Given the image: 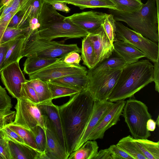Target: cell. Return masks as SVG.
<instances>
[{"label": "cell", "mask_w": 159, "mask_h": 159, "mask_svg": "<svg viewBox=\"0 0 159 159\" xmlns=\"http://www.w3.org/2000/svg\"><path fill=\"white\" fill-rule=\"evenodd\" d=\"M94 100L86 89L58 106L68 157L79 142L92 112Z\"/></svg>", "instance_id": "cell-1"}, {"label": "cell", "mask_w": 159, "mask_h": 159, "mask_svg": "<svg viewBox=\"0 0 159 159\" xmlns=\"http://www.w3.org/2000/svg\"><path fill=\"white\" fill-rule=\"evenodd\" d=\"M63 2L78 7L81 10L102 8L116 10L115 5L110 0H74Z\"/></svg>", "instance_id": "cell-25"}, {"label": "cell", "mask_w": 159, "mask_h": 159, "mask_svg": "<svg viewBox=\"0 0 159 159\" xmlns=\"http://www.w3.org/2000/svg\"><path fill=\"white\" fill-rule=\"evenodd\" d=\"M8 140L12 159H47L44 152L26 144Z\"/></svg>", "instance_id": "cell-18"}, {"label": "cell", "mask_w": 159, "mask_h": 159, "mask_svg": "<svg viewBox=\"0 0 159 159\" xmlns=\"http://www.w3.org/2000/svg\"><path fill=\"white\" fill-rule=\"evenodd\" d=\"M12 107L11 99L3 88L0 85V110Z\"/></svg>", "instance_id": "cell-41"}, {"label": "cell", "mask_w": 159, "mask_h": 159, "mask_svg": "<svg viewBox=\"0 0 159 159\" xmlns=\"http://www.w3.org/2000/svg\"><path fill=\"white\" fill-rule=\"evenodd\" d=\"M122 69H107L96 71L87 70L88 82L86 90L94 101L108 100Z\"/></svg>", "instance_id": "cell-7"}, {"label": "cell", "mask_w": 159, "mask_h": 159, "mask_svg": "<svg viewBox=\"0 0 159 159\" xmlns=\"http://www.w3.org/2000/svg\"><path fill=\"white\" fill-rule=\"evenodd\" d=\"M27 81L22 84L20 91V96H23L32 102L38 104L39 103L37 95L33 88Z\"/></svg>", "instance_id": "cell-37"}, {"label": "cell", "mask_w": 159, "mask_h": 159, "mask_svg": "<svg viewBox=\"0 0 159 159\" xmlns=\"http://www.w3.org/2000/svg\"><path fill=\"white\" fill-rule=\"evenodd\" d=\"M44 2L51 4L53 2H63L66 1H71L74 0H43Z\"/></svg>", "instance_id": "cell-50"}, {"label": "cell", "mask_w": 159, "mask_h": 159, "mask_svg": "<svg viewBox=\"0 0 159 159\" xmlns=\"http://www.w3.org/2000/svg\"><path fill=\"white\" fill-rule=\"evenodd\" d=\"M156 122L152 118L150 119L147 122V128L149 131H153L156 128Z\"/></svg>", "instance_id": "cell-49"}, {"label": "cell", "mask_w": 159, "mask_h": 159, "mask_svg": "<svg viewBox=\"0 0 159 159\" xmlns=\"http://www.w3.org/2000/svg\"><path fill=\"white\" fill-rule=\"evenodd\" d=\"M28 81L35 90L39 103L52 100V93L48 82L39 79L28 80Z\"/></svg>", "instance_id": "cell-29"}, {"label": "cell", "mask_w": 159, "mask_h": 159, "mask_svg": "<svg viewBox=\"0 0 159 159\" xmlns=\"http://www.w3.org/2000/svg\"><path fill=\"white\" fill-rule=\"evenodd\" d=\"M79 53L75 51L70 52L64 57L63 61L67 64L79 65L81 59Z\"/></svg>", "instance_id": "cell-43"}, {"label": "cell", "mask_w": 159, "mask_h": 159, "mask_svg": "<svg viewBox=\"0 0 159 159\" xmlns=\"http://www.w3.org/2000/svg\"><path fill=\"white\" fill-rule=\"evenodd\" d=\"M31 30L30 28L22 29L7 26L2 37L0 42L1 44L26 35Z\"/></svg>", "instance_id": "cell-35"}, {"label": "cell", "mask_w": 159, "mask_h": 159, "mask_svg": "<svg viewBox=\"0 0 159 159\" xmlns=\"http://www.w3.org/2000/svg\"><path fill=\"white\" fill-rule=\"evenodd\" d=\"M63 57L45 58L39 57L35 55L28 57L24 64L23 71L28 75L39 71L50 64L63 58Z\"/></svg>", "instance_id": "cell-21"}, {"label": "cell", "mask_w": 159, "mask_h": 159, "mask_svg": "<svg viewBox=\"0 0 159 159\" xmlns=\"http://www.w3.org/2000/svg\"><path fill=\"white\" fill-rule=\"evenodd\" d=\"M2 129L4 131L6 137L8 139L16 143L27 145L23 139L8 125H6L3 127L2 128Z\"/></svg>", "instance_id": "cell-40"}, {"label": "cell", "mask_w": 159, "mask_h": 159, "mask_svg": "<svg viewBox=\"0 0 159 159\" xmlns=\"http://www.w3.org/2000/svg\"><path fill=\"white\" fill-rule=\"evenodd\" d=\"M108 149L111 153L112 159H134L116 145H111Z\"/></svg>", "instance_id": "cell-39"}, {"label": "cell", "mask_w": 159, "mask_h": 159, "mask_svg": "<svg viewBox=\"0 0 159 159\" xmlns=\"http://www.w3.org/2000/svg\"><path fill=\"white\" fill-rule=\"evenodd\" d=\"M116 145L134 159H146L138 147L133 137L130 135L121 139Z\"/></svg>", "instance_id": "cell-27"}, {"label": "cell", "mask_w": 159, "mask_h": 159, "mask_svg": "<svg viewBox=\"0 0 159 159\" xmlns=\"http://www.w3.org/2000/svg\"><path fill=\"white\" fill-rule=\"evenodd\" d=\"M93 46L96 65L109 57L113 51V44L104 30L102 25L95 32L86 36Z\"/></svg>", "instance_id": "cell-15"}, {"label": "cell", "mask_w": 159, "mask_h": 159, "mask_svg": "<svg viewBox=\"0 0 159 159\" xmlns=\"http://www.w3.org/2000/svg\"><path fill=\"white\" fill-rule=\"evenodd\" d=\"M2 129V128H1L0 127V129Z\"/></svg>", "instance_id": "cell-57"}, {"label": "cell", "mask_w": 159, "mask_h": 159, "mask_svg": "<svg viewBox=\"0 0 159 159\" xmlns=\"http://www.w3.org/2000/svg\"><path fill=\"white\" fill-rule=\"evenodd\" d=\"M153 66L148 60L126 64L108 100L112 102L132 97L137 92L153 81Z\"/></svg>", "instance_id": "cell-2"}, {"label": "cell", "mask_w": 159, "mask_h": 159, "mask_svg": "<svg viewBox=\"0 0 159 159\" xmlns=\"http://www.w3.org/2000/svg\"><path fill=\"white\" fill-rule=\"evenodd\" d=\"M116 10L125 13H131L139 10L143 4L141 0H110Z\"/></svg>", "instance_id": "cell-31"}, {"label": "cell", "mask_w": 159, "mask_h": 159, "mask_svg": "<svg viewBox=\"0 0 159 159\" xmlns=\"http://www.w3.org/2000/svg\"><path fill=\"white\" fill-rule=\"evenodd\" d=\"M156 0H148L138 11L125 13L110 9L114 20L126 23L133 30L151 41L158 42L159 10L155 5Z\"/></svg>", "instance_id": "cell-4"}, {"label": "cell", "mask_w": 159, "mask_h": 159, "mask_svg": "<svg viewBox=\"0 0 159 159\" xmlns=\"http://www.w3.org/2000/svg\"><path fill=\"white\" fill-rule=\"evenodd\" d=\"M6 138V135L3 131L2 129L0 130V140L4 139Z\"/></svg>", "instance_id": "cell-51"}, {"label": "cell", "mask_w": 159, "mask_h": 159, "mask_svg": "<svg viewBox=\"0 0 159 159\" xmlns=\"http://www.w3.org/2000/svg\"><path fill=\"white\" fill-rule=\"evenodd\" d=\"M27 34L15 39L7 52L2 65V70L13 62H19L22 58L21 53L22 43Z\"/></svg>", "instance_id": "cell-24"}, {"label": "cell", "mask_w": 159, "mask_h": 159, "mask_svg": "<svg viewBox=\"0 0 159 159\" xmlns=\"http://www.w3.org/2000/svg\"><path fill=\"white\" fill-rule=\"evenodd\" d=\"M138 147L146 159H159V141L147 139H134Z\"/></svg>", "instance_id": "cell-23"}, {"label": "cell", "mask_w": 159, "mask_h": 159, "mask_svg": "<svg viewBox=\"0 0 159 159\" xmlns=\"http://www.w3.org/2000/svg\"><path fill=\"white\" fill-rule=\"evenodd\" d=\"M81 53L83 64L89 69L93 67L95 65L94 52L91 43L87 36L82 40Z\"/></svg>", "instance_id": "cell-30"}, {"label": "cell", "mask_w": 159, "mask_h": 159, "mask_svg": "<svg viewBox=\"0 0 159 159\" xmlns=\"http://www.w3.org/2000/svg\"><path fill=\"white\" fill-rule=\"evenodd\" d=\"M32 3L25 9L16 12L12 17L7 26L22 29L30 28V22Z\"/></svg>", "instance_id": "cell-26"}, {"label": "cell", "mask_w": 159, "mask_h": 159, "mask_svg": "<svg viewBox=\"0 0 159 159\" xmlns=\"http://www.w3.org/2000/svg\"><path fill=\"white\" fill-rule=\"evenodd\" d=\"M102 25L106 34L113 44L116 36V30L113 15L111 14H107Z\"/></svg>", "instance_id": "cell-36"}, {"label": "cell", "mask_w": 159, "mask_h": 159, "mask_svg": "<svg viewBox=\"0 0 159 159\" xmlns=\"http://www.w3.org/2000/svg\"><path fill=\"white\" fill-rule=\"evenodd\" d=\"M159 59L154 62L153 72V81L155 83V90L159 92Z\"/></svg>", "instance_id": "cell-46"}, {"label": "cell", "mask_w": 159, "mask_h": 159, "mask_svg": "<svg viewBox=\"0 0 159 159\" xmlns=\"http://www.w3.org/2000/svg\"><path fill=\"white\" fill-rule=\"evenodd\" d=\"M16 99L15 119L12 123L28 129L39 125L45 130V121L37 104L23 96Z\"/></svg>", "instance_id": "cell-9"}, {"label": "cell", "mask_w": 159, "mask_h": 159, "mask_svg": "<svg viewBox=\"0 0 159 159\" xmlns=\"http://www.w3.org/2000/svg\"><path fill=\"white\" fill-rule=\"evenodd\" d=\"M125 102L124 100H121L114 103L110 109L91 133L87 141L102 139L106 131L116 124L120 120Z\"/></svg>", "instance_id": "cell-13"}, {"label": "cell", "mask_w": 159, "mask_h": 159, "mask_svg": "<svg viewBox=\"0 0 159 159\" xmlns=\"http://www.w3.org/2000/svg\"><path fill=\"white\" fill-rule=\"evenodd\" d=\"M4 0H0V9L4 5L3 4Z\"/></svg>", "instance_id": "cell-53"}, {"label": "cell", "mask_w": 159, "mask_h": 159, "mask_svg": "<svg viewBox=\"0 0 159 159\" xmlns=\"http://www.w3.org/2000/svg\"><path fill=\"white\" fill-rule=\"evenodd\" d=\"M113 52L122 58L126 64L138 61L146 55L133 45L116 38L113 43Z\"/></svg>", "instance_id": "cell-17"}, {"label": "cell", "mask_w": 159, "mask_h": 159, "mask_svg": "<svg viewBox=\"0 0 159 159\" xmlns=\"http://www.w3.org/2000/svg\"><path fill=\"white\" fill-rule=\"evenodd\" d=\"M126 65L125 61L113 51L109 57L88 70L92 71H96L107 69H122Z\"/></svg>", "instance_id": "cell-28"}, {"label": "cell", "mask_w": 159, "mask_h": 159, "mask_svg": "<svg viewBox=\"0 0 159 159\" xmlns=\"http://www.w3.org/2000/svg\"><path fill=\"white\" fill-rule=\"evenodd\" d=\"M0 159H2V158L0 156Z\"/></svg>", "instance_id": "cell-56"}, {"label": "cell", "mask_w": 159, "mask_h": 159, "mask_svg": "<svg viewBox=\"0 0 159 159\" xmlns=\"http://www.w3.org/2000/svg\"><path fill=\"white\" fill-rule=\"evenodd\" d=\"M28 130L33 137L39 150L44 152L46 143L45 130L39 125L35 126Z\"/></svg>", "instance_id": "cell-33"}, {"label": "cell", "mask_w": 159, "mask_h": 159, "mask_svg": "<svg viewBox=\"0 0 159 159\" xmlns=\"http://www.w3.org/2000/svg\"><path fill=\"white\" fill-rule=\"evenodd\" d=\"M8 141L7 138L0 140V156L2 159H12Z\"/></svg>", "instance_id": "cell-42"}, {"label": "cell", "mask_w": 159, "mask_h": 159, "mask_svg": "<svg viewBox=\"0 0 159 159\" xmlns=\"http://www.w3.org/2000/svg\"><path fill=\"white\" fill-rule=\"evenodd\" d=\"M11 108L8 107L0 110V127L2 128L14 121L16 112L11 110Z\"/></svg>", "instance_id": "cell-38"}, {"label": "cell", "mask_w": 159, "mask_h": 159, "mask_svg": "<svg viewBox=\"0 0 159 159\" xmlns=\"http://www.w3.org/2000/svg\"><path fill=\"white\" fill-rule=\"evenodd\" d=\"M107 15L90 11L75 13L67 17L89 34L94 33L101 27Z\"/></svg>", "instance_id": "cell-14"}, {"label": "cell", "mask_w": 159, "mask_h": 159, "mask_svg": "<svg viewBox=\"0 0 159 159\" xmlns=\"http://www.w3.org/2000/svg\"><path fill=\"white\" fill-rule=\"evenodd\" d=\"M11 0H4L3 4L4 5H7Z\"/></svg>", "instance_id": "cell-52"}, {"label": "cell", "mask_w": 159, "mask_h": 159, "mask_svg": "<svg viewBox=\"0 0 159 159\" xmlns=\"http://www.w3.org/2000/svg\"><path fill=\"white\" fill-rule=\"evenodd\" d=\"M94 159H112V158L108 148L100 150L98 152Z\"/></svg>", "instance_id": "cell-48"}, {"label": "cell", "mask_w": 159, "mask_h": 159, "mask_svg": "<svg viewBox=\"0 0 159 159\" xmlns=\"http://www.w3.org/2000/svg\"><path fill=\"white\" fill-rule=\"evenodd\" d=\"M37 106L43 116L46 127L49 128L52 130L66 153L65 141L58 106L53 104L52 100L40 102Z\"/></svg>", "instance_id": "cell-11"}, {"label": "cell", "mask_w": 159, "mask_h": 159, "mask_svg": "<svg viewBox=\"0 0 159 159\" xmlns=\"http://www.w3.org/2000/svg\"><path fill=\"white\" fill-rule=\"evenodd\" d=\"M46 143L45 154L47 159H68V156L50 129L45 130Z\"/></svg>", "instance_id": "cell-19"}, {"label": "cell", "mask_w": 159, "mask_h": 159, "mask_svg": "<svg viewBox=\"0 0 159 159\" xmlns=\"http://www.w3.org/2000/svg\"><path fill=\"white\" fill-rule=\"evenodd\" d=\"M98 148L95 140H87L78 149L72 152L68 159H94Z\"/></svg>", "instance_id": "cell-22"}, {"label": "cell", "mask_w": 159, "mask_h": 159, "mask_svg": "<svg viewBox=\"0 0 159 159\" xmlns=\"http://www.w3.org/2000/svg\"><path fill=\"white\" fill-rule=\"evenodd\" d=\"M122 113L125 121L134 139H147L151 136L146 124L152 116L144 103L130 98L125 101Z\"/></svg>", "instance_id": "cell-6"}, {"label": "cell", "mask_w": 159, "mask_h": 159, "mask_svg": "<svg viewBox=\"0 0 159 159\" xmlns=\"http://www.w3.org/2000/svg\"><path fill=\"white\" fill-rule=\"evenodd\" d=\"M5 5H3V7H2L0 9V16L2 14V11H3V9L4 8V7Z\"/></svg>", "instance_id": "cell-54"}, {"label": "cell", "mask_w": 159, "mask_h": 159, "mask_svg": "<svg viewBox=\"0 0 159 159\" xmlns=\"http://www.w3.org/2000/svg\"><path fill=\"white\" fill-rule=\"evenodd\" d=\"M114 104L108 100L94 101L92 113L81 138L73 151L78 149L87 140L89 135Z\"/></svg>", "instance_id": "cell-16"}, {"label": "cell", "mask_w": 159, "mask_h": 159, "mask_svg": "<svg viewBox=\"0 0 159 159\" xmlns=\"http://www.w3.org/2000/svg\"><path fill=\"white\" fill-rule=\"evenodd\" d=\"M39 37L49 40L58 38H80L88 35L85 31L67 17L58 13L51 4L43 1L38 16Z\"/></svg>", "instance_id": "cell-3"}, {"label": "cell", "mask_w": 159, "mask_h": 159, "mask_svg": "<svg viewBox=\"0 0 159 159\" xmlns=\"http://www.w3.org/2000/svg\"><path fill=\"white\" fill-rule=\"evenodd\" d=\"M7 125L16 132L23 139L27 145L39 151L33 137L28 129L13 123Z\"/></svg>", "instance_id": "cell-34"}, {"label": "cell", "mask_w": 159, "mask_h": 159, "mask_svg": "<svg viewBox=\"0 0 159 159\" xmlns=\"http://www.w3.org/2000/svg\"><path fill=\"white\" fill-rule=\"evenodd\" d=\"M15 13L10 12L2 17L0 16V45L1 40L4 31Z\"/></svg>", "instance_id": "cell-44"}, {"label": "cell", "mask_w": 159, "mask_h": 159, "mask_svg": "<svg viewBox=\"0 0 159 159\" xmlns=\"http://www.w3.org/2000/svg\"><path fill=\"white\" fill-rule=\"evenodd\" d=\"M63 57L42 70L29 75V80L39 79L43 81L49 82L65 76L87 72L85 67L80 64L65 63L63 61Z\"/></svg>", "instance_id": "cell-10"}, {"label": "cell", "mask_w": 159, "mask_h": 159, "mask_svg": "<svg viewBox=\"0 0 159 159\" xmlns=\"http://www.w3.org/2000/svg\"><path fill=\"white\" fill-rule=\"evenodd\" d=\"M159 116H158V117L157 119V120L156 121V125H157L158 126L159 125Z\"/></svg>", "instance_id": "cell-55"}, {"label": "cell", "mask_w": 159, "mask_h": 159, "mask_svg": "<svg viewBox=\"0 0 159 159\" xmlns=\"http://www.w3.org/2000/svg\"><path fill=\"white\" fill-rule=\"evenodd\" d=\"M52 99L61 97L72 96L80 91L78 90L55 84L48 82Z\"/></svg>", "instance_id": "cell-32"}, {"label": "cell", "mask_w": 159, "mask_h": 159, "mask_svg": "<svg viewBox=\"0 0 159 159\" xmlns=\"http://www.w3.org/2000/svg\"><path fill=\"white\" fill-rule=\"evenodd\" d=\"M87 72L65 76L49 82L81 91L86 89L88 85V79Z\"/></svg>", "instance_id": "cell-20"}, {"label": "cell", "mask_w": 159, "mask_h": 159, "mask_svg": "<svg viewBox=\"0 0 159 159\" xmlns=\"http://www.w3.org/2000/svg\"><path fill=\"white\" fill-rule=\"evenodd\" d=\"M18 61L13 62L3 69L0 73L1 80L9 93L17 99L20 97L22 84L26 79Z\"/></svg>", "instance_id": "cell-12"}, {"label": "cell", "mask_w": 159, "mask_h": 159, "mask_svg": "<svg viewBox=\"0 0 159 159\" xmlns=\"http://www.w3.org/2000/svg\"><path fill=\"white\" fill-rule=\"evenodd\" d=\"M115 38L133 45L144 53L146 57L153 63L159 59L158 44L125 26L119 21H115Z\"/></svg>", "instance_id": "cell-8"}, {"label": "cell", "mask_w": 159, "mask_h": 159, "mask_svg": "<svg viewBox=\"0 0 159 159\" xmlns=\"http://www.w3.org/2000/svg\"><path fill=\"white\" fill-rule=\"evenodd\" d=\"M52 7L56 10L62 11L68 13L70 12V9L67 5V3L64 2H55L51 4Z\"/></svg>", "instance_id": "cell-47"}, {"label": "cell", "mask_w": 159, "mask_h": 159, "mask_svg": "<svg viewBox=\"0 0 159 159\" xmlns=\"http://www.w3.org/2000/svg\"><path fill=\"white\" fill-rule=\"evenodd\" d=\"M15 39L10 40L0 45V73L2 70V66L7 52Z\"/></svg>", "instance_id": "cell-45"}, {"label": "cell", "mask_w": 159, "mask_h": 159, "mask_svg": "<svg viewBox=\"0 0 159 159\" xmlns=\"http://www.w3.org/2000/svg\"><path fill=\"white\" fill-rule=\"evenodd\" d=\"M38 30H31L24 38L21 50L22 58L35 55L41 58H52L64 57L73 51L81 53V48L77 44H65L63 41L41 38Z\"/></svg>", "instance_id": "cell-5"}]
</instances>
